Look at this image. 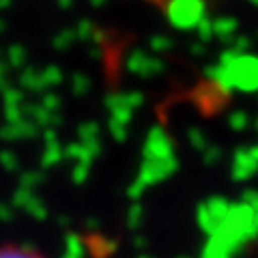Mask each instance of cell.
I'll use <instances>...</instances> for the list:
<instances>
[{
    "mask_svg": "<svg viewBox=\"0 0 258 258\" xmlns=\"http://www.w3.org/2000/svg\"><path fill=\"white\" fill-rule=\"evenodd\" d=\"M0 258H45V256L24 245H3L0 247Z\"/></svg>",
    "mask_w": 258,
    "mask_h": 258,
    "instance_id": "obj_1",
    "label": "cell"
}]
</instances>
